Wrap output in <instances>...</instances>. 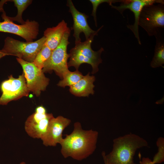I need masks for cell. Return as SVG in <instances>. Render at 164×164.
Instances as JSON below:
<instances>
[{"label":"cell","instance_id":"obj_1","mask_svg":"<svg viewBox=\"0 0 164 164\" xmlns=\"http://www.w3.org/2000/svg\"><path fill=\"white\" fill-rule=\"evenodd\" d=\"M98 135L92 129L83 130L80 122H75L72 132L66 135L60 143L62 155L65 158L70 157L79 161L86 158L95 150Z\"/></svg>","mask_w":164,"mask_h":164},{"label":"cell","instance_id":"obj_2","mask_svg":"<svg viewBox=\"0 0 164 164\" xmlns=\"http://www.w3.org/2000/svg\"><path fill=\"white\" fill-rule=\"evenodd\" d=\"M113 142L112 150L109 154L102 152L108 164H136L134 156L137 150L149 146L146 140L132 133L116 138Z\"/></svg>","mask_w":164,"mask_h":164},{"label":"cell","instance_id":"obj_3","mask_svg":"<svg viewBox=\"0 0 164 164\" xmlns=\"http://www.w3.org/2000/svg\"><path fill=\"white\" fill-rule=\"evenodd\" d=\"M95 35H92L85 41L76 44L75 46L70 50L68 67L73 66L78 70L81 64L87 63L91 66L92 73L98 71V66L102 62L101 55L104 49L101 47L98 51H94L92 49L91 44Z\"/></svg>","mask_w":164,"mask_h":164},{"label":"cell","instance_id":"obj_4","mask_svg":"<svg viewBox=\"0 0 164 164\" xmlns=\"http://www.w3.org/2000/svg\"><path fill=\"white\" fill-rule=\"evenodd\" d=\"M45 41L44 36L32 42H22L8 36L5 39L2 50L8 55L15 56L24 61L32 63Z\"/></svg>","mask_w":164,"mask_h":164},{"label":"cell","instance_id":"obj_5","mask_svg":"<svg viewBox=\"0 0 164 164\" xmlns=\"http://www.w3.org/2000/svg\"><path fill=\"white\" fill-rule=\"evenodd\" d=\"M138 25L149 36H154L164 28V4L158 3L144 7L141 11Z\"/></svg>","mask_w":164,"mask_h":164},{"label":"cell","instance_id":"obj_6","mask_svg":"<svg viewBox=\"0 0 164 164\" xmlns=\"http://www.w3.org/2000/svg\"><path fill=\"white\" fill-rule=\"evenodd\" d=\"M70 33V29L66 32L59 44L52 50L50 57L44 64L42 69L43 73L53 70L62 77L64 74L69 71L67 65L69 55L67 52V49L70 43L68 38Z\"/></svg>","mask_w":164,"mask_h":164},{"label":"cell","instance_id":"obj_7","mask_svg":"<svg viewBox=\"0 0 164 164\" xmlns=\"http://www.w3.org/2000/svg\"><path fill=\"white\" fill-rule=\"evenodd\" d=\"M2 94L0 97V105H6L12 101L18 100L23 97H27L30 90L27 87L23 73L18 78L11 75L8 79L2 81L0 85Z\"/></svg>","mask_w":164,"mask_h":164},{"label":"cell","instance_id":"obj_8","mask_svg":"<svg viewBox=\"0 0 164 164\" xmlns=\"http://www.w3.org/2000/svg\"><path fill=\"white\" fill-rule=\"evenodd\" d=\"M16 59L22 68L27 87L38 97L41 91L46 90L49 84V79L46 77L42 70L38 68L33 62H27L17 57Z\"/></svg>","mask_w":164,"mask_h":164},{"label":"cell","instance_id":"obj_9","mask_svg":"<svg viewBox=\"0 0 164 164\" xmlns=\"http://www.w3.org/2000/svg\"><path fill=\"white\" fill-rule=\"evenodd\" d=\"M2 15L3 21L0 22V32L13 34L24 39L27 42L36 39L39 32V25L35 20L27 19L24 24L18 25L9 19L3 11Z\"/></svg>","mask_w":164,"mask_h":164},{"label":"cell","instance_id":"obj_10","mask_svg":"<svg viewBox=\"0 0 164 164\" xmlns=\"http://www.w3.org/2000/svg\"><path fill=\"white\" fill-rule=\"evenodd\" d=\"M53 117L52 114L46 112L43 106H38L35 112L26 120L25 130L30 137L41 139L46 132L50 121Z\"/></svg>","mask_w":164,"mask_h":164},{"label":"cell","instance_id":"obj_11","mask_svg":"<svg viewBox=\"0 0 164 164\" xmlns=\"http://www.w3.org/2000/svg\"><path fill=\"white\" fill-rule=\"evenodd\" d=\"M155 3L164 4L163 0H125L119 6H115L111 4L110 6L112 9L118 11L123 16L124 12L128 9L132 12L135 17V22L133 25L128 24L127 27L130 29L134 35L138 44L141 43L139 36L138 31V20L139 16L142 8L145 6Z\"/></svg>","mask_w":164,"mask_h":164},{"label":"cell","instance_id":"obj_12","mask_svg":"<svg viewBox=\"0 0 164 164\" xmlns=\"http://www.w3.org/2000/svg\"><path fill=\"white\" fill-rule=\"evenodd\" d=\"M67 2V5L69 8V12L71 13L73 19V25L71 29L74 30L73 36L75 39V44L81 42L80 36L81 32L84 34L86 40L92 35H97L98 32L103 26L97 31L92 30L87 22V19L89 16L77 10L71 0H68Z\"/></svg>","mask_w":164,"mask_h":164},{"label":"cell","instance_id":"obj_13","mask_svg":"<svg viewBox=\"0 0 164 164\" xmlns=\"http://www.w3.org/2000/svg\"><path fill=\"white\" fill-rule=\"evenodd\" d=\"M71 122V120L61 116L53 117L51 120L46 133L41 139L43 144L46 146H56L63 138L64 130Z\"/></svg>","mask_w":164,"mask_h":164},{"label":"cell","instance_id":"obj_14","mask_svg":"<svg viewBox=\"0 0 164 164\" xmlns=\"http://www.w3.org/2000/svg\"><path fill=\"white\" fill-rule=\"evenodd\" d=\"M70 29L63 20L56 26L47 28L44 32L46 38L44 44L53 50L59 44L65 33Z\"/></svg>","mask_w":164,"mask_h":164},{"label":"cell","instance_id":"obj_15","mask_svg":"<svg viewBox=\"0 0 164 164\" xmlns=\"http://www.w3.org/2000/svg\"><path fill=\"white\" fill-rule=\"evenodd\" d=\"M89 73L83 77L76 84L71 86L70 91L78 97H88L90 94L94 93L93 83L95 80L94 76H90Z\"/></svg>","mask_w":164,"mask_h":164},{"label":"cell","instance_id":"obj_16","mask_svg":"<svg viewBox=\"0 0 164 164\" xmlns=\"http://www.w3.org/2000/svg\"><path fill=\"white\" fill-rule=\"evenodd\" d=\"M154 36L156 39L154 54L150 63L151 67L156 68L162 66L164 64V39L161 31Z\"/></svg>","mask_w":164,"mask_h":164},{"label":"cell","instance_id":"obj_17","mask_svg":"<svg viewBox=\"0 0 164 164\" xmlns=\"http://www.w3.org/2000/svg\"><path fill=\"white\" fill-rule=\"evenodd\" d=\"M83 76L78 70L74 72L69 71L63 75V79L59 82L57 85L62 87H70L77 83Z\"/></svg>","mask_w":164,"mask_h":164},{"label":"cell","instance_id":"obj_18","mask_svg":"<svg viewBox=\"0 0 164 164\" xmlns=\"http://www.w3.org/2000/svg\"><path fill=\"white\" fill-rule=\"evenodd\" d=\"M10 2H13L15 6L17 9V13L16 16L14 17H9V18L12 21H16L22 25L25 23L22 18L23 12L32 3V0H12Z\"/></svg>","mask_w":164,"mask_h":164},{"label":"cell","instance_id":"obj_19","mask_svg":"<svg viewBox=\"0 0 164 164\" xmlns=\"http://www.w3.org/2000/svg\"><path fill=\"white\" fill-rule=\"evenodd\" d=\"M52 51L49 47L44 44L33 63L38 68L42 70L45 63L50 57Z\"/></svg>","mask_w":164,"mask_h":164},{"label":"cell","instance_id":"obj_20","mask_svg":"<svg viewBox=\"0 0 164 164\" xmlns=\"http://www.w3.org/2000/svg\"><path fill=\"white\" fill-rule=\"evenodd\" d=\"M156 145L158 148V152L154 156L153 161V164L160 163L164 160V138L160 137L158 138Z\"/></svg>","mask_w":164,"mask_h":164},{"label":"cell","instance_id":"obj_21","mask_svg":"<svg viewBox=\"0 0 164 164\" xmlns=\"http://www.w3.org/2000/svg\"><path fill=\"white\" fill-rule=\"evenodd\" d=\"M89 1L91 3L93 6V10L91 15L94 17L96 26L97 27L96 12L97 7L103 3L106 2L110 5L112 3L117 2L123 3L124 2V0H90Z\"/></svg>","mask_w":164,"mask_h":164},{"label":"cell","instance_id":"obj_22","mask_svg":"<svg viewBox=\"0 0 164 164\" xmlns=\"http://www.w3.org/2000/svg\"><path fill=\"white\" fill-rule=\"evenodd\" d=\"M140 164H153L152 161L148 158H143L142 161H140Z\"/></svg>","mask_w":164,"mask_h":164},{"label":"cell","instance_id":"obj_23","mask_svg":"<svg viewBox=\"0 0 164 164\" xmlns=\"http://www.w3.org/2000/svg\"><path fill=\"white\" fill-rule=\"evenodd\" d=\"M6 55H8L3 51L2 50H0V59Z\"/></svg>","mask_w":164,"mask_h":164},{"label":"cell","instance_id":"obj_24","mask_svg":"<svg viewBox=\"0 0 164 164\" xmlns=\"http://www.w3.org/2000/svg\"><path fill=\"white\" fill-rule=\"evenodd\" d=\"M102 157H103V159H104V164H108L107 162V161L105 159V158H104V157L102 155Z\"/></svg>","mask_w":164,"mask_h":164},{"label":"cell","instance_id":"obj_25","mask_svg":"<svg viewBox=\"0 0 164 164\" xmlns=\"http://www.w3.org/2000/svg\"><path fill=\"white\" fill-rule=\"evenodd\" d=\"M19 164H26V163L24 162H20Z\"/></svg>","mask_w":164,"mask_h":164}]
</instances>
